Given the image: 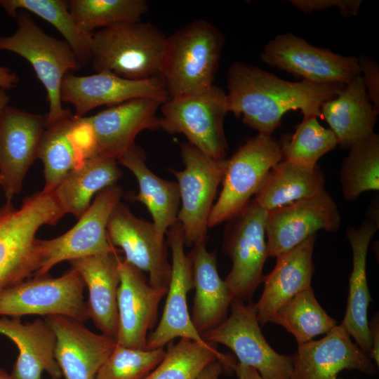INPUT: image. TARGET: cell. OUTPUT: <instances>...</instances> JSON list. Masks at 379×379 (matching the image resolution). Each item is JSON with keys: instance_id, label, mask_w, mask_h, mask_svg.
I'll return each mask as SVG.
<instances>
[{"instance_id": "6da1fadb", "label": "cell", "mask_w": 379, "mask_h": 379, "mask_svg": "<svg viewBox=\"0 0 379 379\" xmlns=\"http://www.w3.org/2000/svg\"><path fill=\"white\" fill-rule=\"evenodd\" d=\"M345 84L293 82L253 65L235 61L227 70L228 110L258 133L272 135L288 111L300 110L303 117L321 118V105Z\"/></svg>"}, {"instance_id": "7a4b0ae2", "label": "cell", "mask_w": 379, "mask_h": 379, "mask_svg": "<svg viewBox=\"0 0 379 379\" xmlns=\"http://www.w3.org/2000/svg\"><path fill=\"white\" fill-rule=\"evenodd\" d=\"M64 215L53 192L40 191L15 208L0 209V291L34 275L39 267L36 234L44 225H55Z\"/></svg>"}, {"instance_id": "3957f363", "label": "cell", "mask_w": 379, "mask_h": 379, "mask_svg": "<svg viewBox=\"0 0 379 379\" xmlns=\"http://www.w3.org/2000/svg\"><path fill=\"white\" fill-rule=\"evenodd\" d=\"M224 44L222 33L204 19L167 36L160 77L169 98L201 93L213 86Z\"/></svg>"}, {"instance_id": "277c9868", "label": "cell", "mask_w": 379, "mask_h": 379, "mask_svg": "<svg viewBox=\"0 0 379 379\" xmlns=\"http://www.w3.org/2000/svg\"><path fill=\"white\" fill-rule=\"evenodd\" d=\"M166 37L154 25L140 21L94 31L90 63L98 72H109L131 80L159 77Z\"/></svg>"}, {"instance_id": "5b68a950", "label": "cell", "mask_w": 379, "mask_h": 379, "mask_svg": "<svg viewBox=\"0 0 379 379\" xmlns=\"http://www.w3.org/2000/svg\"><path fill=\"white\" fill-rule=\"evenodd\" d=\"M18 29L8 36L0 37V51L15 53L27 60L44 85L48 102L46 125L68 115L60 98L63 79L70 71L82 65L70 46L45 33L30 15L18 12Z\"/></svg>"}, {"instance_id": "8992f818", "label": "cell", "mask_w": 379, "mask_h": 379, "mask_svg": "<svg viewBox=\"0 0 379 379\" xmlns=\"http://www.w3.org/2000/svg\"><path fill=\"white\" fill-rule=\"evenodd\" d=\"M160 109L159 129L183 134L203 153L225 159L224 120L229 110L227 93L221 88L213 85L201 93L169 98Z\"/></svg>"}, {"instance_id": "52a82bcc", "label": "cell", "mask_w": 379, "mask_h": 379, "mask_svg": "<svg viewBox=\"0 0 379 379\" xmlns=\"http://www.w3.org/2000/svg\"><path fill=\"white\" fill-rule=\"evenodd\" d=\"M282 159L279 141L272 135L258 133L247 139L226 160L222 190L212 207L208 229L239 213L257 193L271 168Z\"/></svg>"}, {"instance_id": "ba28073f", "label": "cell", "mask_w": 379, "mask_h": 379, "mask_svg": "<svg viewBox=\"0 0 379 379\" xmlns=\"http://www.w3.org/2000/svg\"><path fill=\"white\" fill-rule=\"evenodd\" d=\"M267 213L251 200L225 227L222 251L230 258L232 267L225 281L233 298L243 302H250L265 279Z\"/></svg>"}, {"instance_id": "9c48e42d", "label": "cell", "mask_w": 379, "mask_h": 379, "mask_svg": "<svg viewBox=\"0 0 379 379\" xmlns=\"http://www.w3.org/2000/svg\"><path fill=\"white\" fill-rule=\"evenodd\" d=\"M85 287L72 268L56 278L34 276L0 291V316L60 315L84 323L89 319Z\"/></svg>"}, {"instance_id": "30bf717a", "label": "cell", "mask_w": 379, "mask_h": 379, "mask_svg": "<svg viewBox=\"0 0 379 379\" xmlns=\"http://www.w3.org/2000/svg\"><path fill=\"white\" fill-rule=\"evenodd\" d=\"M180 152L185 168L169 171L178 180L181 206L177 220L190 246L207 240L208 220L226 160L211 157L189 142L180 145Z\"/></svg>"}, {"instance_id": "8fae6325", "label": "cell", "mask_w": 379, "mask_h": 379, "mask_svg": "<svg viewBox=\"0 0 379 379\" xmlns=\"http://www.w3.org/2000/svg\"><path fill=\"white\" fill-rule=\"evenodd\" d=\"M123 190L114 185L97 194L77 223L63 234L48 240L37 239L39 267L34 276L48 274L58 263L119 251L109 242L107 225L121 201Z\"/></svg>"}, {"instance_id": "7c38bea8", "label": "cell", "mask_w": 379, "mask_h": 379, "mask_svg": "<svg viewBox=\"0 0 379 379\" xmlns=\"http://www.w3.org/2000/svg\"><path fill=\"white\" fill-rule=\"evenodd\" d=\"M231 314L219 325L204 333L208 343L222 344L237 356L239 364L255 368L263 379H291V356L276 352L265 338L254 304L233 298Z\"/></svg>"}, {"instance_id": "4fadbf2b", "label": "cell", "mask_w": 379, "mask_h": 379, "mask_svg": "<svg viewBox=\"0 0 379 379\" xmlns=\"http://www.w3.org/2000/svg\"><path fill=\"white\" fill-rule=\"evenodd\" d=\"M260 59L270 66L317 84H347L360 74L357 57L314 46L290 32L270 40Z\"/></svg>"}, {"instance_id": "5bb4252c", "label": "cell", "mask_w": 379, "mask_h": 379, "mask_svg": "<svg viewBox=\"0 0 379 379\" xmlns=\"http://www.w3.org/2000/svg\"><path fill=\"white\" fill-rule=\"evenodd\" d=\"M107 234L110 244L121 248L126 261L148 273L151 286L168 289L171 265L164 238L159 236L153 223L138 218L120 201L109 216Z\"/></svg>"}, {"instance_id": "9a60e30c", "label": "cell", "mask_w": 379, "mask_h": 379, "mask_svg": "<svg viewBox=\"0 0 379 379\" xmlns=\"http://www.w3.org/2000/svg\"><path fill=\"white\" fill-rule=\"evenodd\" d=\"M340 222L337 204L325 189L269 211L266 222L268 257L291 250L318 230L336 232Z\"/></svg>"}, {"instance_id": "2e32d148", "label": "cell", "mask_w": 379, "mask_h": 379, "mask_svg": "<svg viewBox=\"0 0 379 379\" xmlns=\"http://www.w3.org/2000/svg\"><path fill=\"white\" fill-rule=\"evenodd\" d=\"M166 234L172 253L171 279L162 317L156 329L147 336L145 350L164 348L176 338L210 344L195 329L187 310V295L194 284L192 262L185 253L180 223L177 220Z\"/></svg>"}, {"instance_id": "e0dca14e", "label": "cell", "mask_w": 379, "mask_h": 379, "mask_svg": "<svg viewBox=\"0 0 379 379\" xmlns=\"http://www.w3.org/2000/svg\"><path fill=\"white\" fill-rule=\"evenodd\" d=\"M46 115L6 107L0 118V186L6 204L20 192L25 176L37 158Z\"/></svg>"}, {"instance_id": "ac0fdd59", "label": "cell", "mask_w": 379, "mask_h": 379, "mask_svg": "<svg viewBox=\"0 0 379 379\" xmlns=\"http://www.w3.org/2000/svg\"><path fill=\"white\" fill-rule=\"evenodd\" d=\"M60 98L74 107L76 117H84L102 105L113 106L138 98L165 102L169 96L160 76L131 80L103 71L86 76L67 74L62 82Z\"/></svg>"}, {"instance_id": "d6986e66", "label": "cell", "mask_w": 379, "mask_h": 379, "mask_svg": "<svg viewBox=\"0 0 379 379\" xmlns=\"http://www.w3.org/2000/svg\"><path fill=\"white\" fill-rule=\"evenodd\" d=\"M164 102L152 98H138L84 117L93 133L95 155L117 160L135 145L141 131L159 129L157 112Z\"/></svg>"}, {"instance_id": "ffe728a7", "label": "cell", "mask_w": 379, "mask_h": 379, "mask_svg": "<svg viewBox=\"0 0 379 379\" xmlns=\"http://www.w3.org/2000/svg\"><path fill=\"white\" fill-rule=\"evenodd\" d=\"M120 283L117 291L118 345L145 350L147 332L156 324L158 307L167 290L155 288L142 272L121 258Z\"/></svg>"}, {"instance_id": "44dd1931", "label": "cell", "mask_w": 379, "mask_h": 379, "mask_svg": "<svg viewBox=\"0 0 379 379\" xmlns=\"http://www.w3.org/2000/svg\"><path fill=\"white\" fill-rule=\"evenodd\" d=\"M298 345L297 352L291 355V379H337L344 370H357L370 376L376 373L372 359L340 324L320 340Z\"/></svg>"}, {"instance_id": "7402d4cb", "label": "cell", "mask_w": 379, "mask_h": 379, "mask_svg": "<svg viewBox=\"0 0 379 379\" xmlns=\"http://www.w3.org/2000/svg\"><path fill=\"white\" fill-rule=\"evenodd\" d=\"M95 155L91 127L83 117L72 112L46 126L37 158L44 165L46 192H53L66 175Z\"/></svg>"}, {"instance_id": "603a6c76", "label": "cell", "mask_w": 379, "mask_h": 379, "mask_svg": "<svg viewBox=\"0 0 379 379\" xmlns=\"http://www.w3.org/2000/svg\"><path fill=\"white\" fill-rule=\"evenodd\" d=\"M45 319L55 334V358L65 378L94 379L116 347V339L95 333L84 323L64 316Z\"/></svg>"}, {"instance_id": "cb8c5ba5", "label": "cell", "mask_w": 379, "mask_h": 379, "mask_svg": "<svg viewBox=\"0 0 379 379\" xmlns=\"http://www.w3.org/2000/svg\"><path fill=\"white\" fill-rule=\"evenodd\" d=\"M316 236L312 235L291 250L277 256L273 270L264 279V289L254 304L261 326L300 292L310 288L314 271L312 255Z\"/></svg>"}, {"instance_id": "d4e9b609", "label": "cell", "mask_w": 379, "mask_h": 379, "mask_svg": "<svg viewBox=\"0 0 379 379\" xmlns=\"http://www.w3.org/2000/svg\"><path fill=\"white\" fill-rule=\"evenodd\" d=\"M0 334L9 338L18 349L13 366V379H41L44 371L52 379H60L61 370L55 358L56 336L46 319L22 322L20 317L0 319Z\"/></svg>"}, {"instance_id": "484cf974", "label": "cell", "mask_w": 379, "mask_h": 379, "mask_svg": "<svg viewBox=\"0 0 379 379\" xmlns=\"http://www.w3.org/2000/svg\"><path fill=\"white\" fill-rule=\"evenodd\" d=\"M118 251L69 261L88 291L89 319L107 336L116 338L118 328L117 291L120 283Z\"/></svg>"}, {"instance_id": "4316f807", "label": "cell", "mask_w": 379, "mask_h": 379, "mask_svg": "<svg viewBox=\"0 0 379 379\" xmlns=\"http://www.w3.org/2000/svg\"><path fill=\"white\" fill-rule=\"evenodd\" d=\"M206 241L194 244L187 253L192 262L195 288L191 320L201 335L227 318V310L234 298L218 274L216 253L207 250Z\"/></svg>"}, {"instance_id": "83f0119b", "label": "cell", "mask_w": 379, "mask_h": 379, "mask_svg": "<svg viewBox=\"0 0 379 379\" xmlns=\"http://www.w3.org/2000/svg\"><path fill=\"white\" fill-rule=\"evenodd\" d=\"M375 221L368 219L356 229L347 227L346 234L352 251V270L349 280L347 309L341 326L367 355L371 352L367 310L371 297L366 279V255L371 240L378 230Z\"/></svg>"}, {"instance_id": "f1b7e54d", "label": "cell", "mask_w": 379, "mask_h": 379, "mask_svg": "<svg viewBox=\"0 0 379 379\" xmlns=\"http://www.w3.org/2000/svg\"><path fill=\"white\" fill-rule=\"evenodd\" d=\"M378 113L368 98L361 74L321 107V118L329 125L338 145L347 149L374 133Z\"/></svg>"}, {"instance_id": "f546056e", "label": "cell", "mask_w": 379, "mask_h": 379, "mask_svg": "<svg viewBox=\"0 0 379 379\" xmlns=\"http://www.w3.org/2000/svg\"><path fill=\"white\" fill-rule=\"evenodd\" d=\"M117 161L135 175L139 192L133 196V200L145 204L152 215L157 232L164 238L168 228L177 221L180 204L178 183L162 179L149 169L144 151L135 144Z\"/></svg>"}, {"instance_id": "4dcf8cb0", "label": "cell", "mask_w": 379, "mask_h": 379, "mask_svg": "<svg viewBox=\"0 0 379 379\" xmlns=\"http://www.w3.org/2000/svg\"><path fill=\"white\" fill-rule=\"evenodd\" d=\"M324 184V173L317 164L282 159L269 171L253 200L269 212L319 193Z\"/></svg>"}, {"instance_id": "1f68e13d", "label": "cell", "mask_w": 379, "mask_h": 379, "mask_svg": "<svg viewBox=\"0 0 379 379\" xmlns=\"http://www.w3.org/2000/svg\"><path fill=\"white\" fill-rule=\"evenodd\" d=\"M118 164L114 159L95 155L69 171L53 191L64 213L79 218L95 194L116 185L122 175Z\"/></svg>"}, {"instance_id": "d6a6232c", "label": "cell", "mask_w": 379, "mask_h": 379, "mask_svg": "<svg viewBox=\"0 0 379 379\" xmlns=\"http://www.w3.org/2000/svg\"><path fill=\"white\" fill-rule=\"evenodd\" d=\"M6 13L16 18L25 10L52 25L70 46L82 67L90 63L93 33L82 29L69 13L67 1L62 0H0Z\"/></svg>"}, {"instance_id": "836d02e7", "label": "cell", "mask_w": 379, "mask_h": 379, "mask_svg": "<svg viewBox=\"0 0 379 379\" xmlns=\"http://www.w3.org/2000/svg\"><path fill=\"white\" fill-rule=\"evenodd\" d=\"M214 360L231 369L235 364L230 355L218 352L214 344L180 338L176 344L169 345L162 361L144 379H197Z\"/></svg>"}, {"instance_id": "e575fe53", "label": "cell", "mask_w": 379, "mask_h": 379, "mask_svg": "<svg viewBox=\"0 0 379 379\" xmlns=\"http://www.w3.org/2000/svg\"><path fill=\"white\" fill-rule=\"evenodd\" d=\"M269 322L283 326L295 338L298 345L326 334L336 321L321 307L312 288L296 294L271 317Z\"/></svg>"}, {"instance_id": "d590c367", "label": "cell", "mask_w": 379, "mask_h": 379, "mask_svg": "<svg viewBox=\"0 0 379 379\" xmlns=\"http://www.w3.org/2000/svg\"><path fill=\"white\" fill-rule=\"evenodd\" d=\"M340 171L343 196L355 200L361 193L379 190V136L373 133L353 145Z\"/></svg>"}, {"instance_id": "8d00e7d4", "label": "cell", "mask_w": 379, "mask_h": 379, "mask_svg": "<svg viewBox=\"0 0 379 379\" xmlns=\"http://www.w3.org/2000/svg\"><path fill=\"white\" fill-rule=\"evenodd\" d=\"M67 2L77 24L90 33L98 28L140 21L149 8L145 0H70Z\"/></svg>"}, {"instance_id": "74e56055", "label": "cell", "mask_w": 379, "mask_h": 379, "mask_svg": "<svg viewBox=\"0 0 379 379\" xmlns=\"http://www.w3.org/2000/svg\"><path fill=\"white\" fill-rule=\"evenodd\" d=\"M283 159L307 165L317 164L325 154L338 145L333 133L322 126L317 117H303L292 134L279 140Z\"/></svg>"}, {"instance_id": "f35d334b", "label": "cell", "mask_w": 379, "mask_h": 379, "mask_svg": "<svg viewBox=\"0 0 379 379\" xmlns=\"http://www.w3.org/2000/svg\"><path fill=\"white\" fill-rule=\"evenodd\" d=\"M164 348L140 350L117 344L94 379H144L162 361Z\"/></svg>"}, {"instance_id": "ab89813d", "label": "cell", "mask_w": 379, "mask_h": 379, "mask_svg": "<svg viewBox=\"0 0 379 379\" xmlns=\"http://www.w3.org/2000/svg\"><path fill=\"white\" fill-rule=\"evenodd\" d=\"M289 2L306 14L335 7L345 17L357 15L362 4L361 0H291Z\"/></svg>"}, {"instance_id": "60d3db41", "label": "cell", "mask_w": 379, "mask_h": 379, "mask_svg": "<svg viewBox=\"0 0 379 379\" xmlns=\"http://www.w3.org/2000/svg\"><path fill=\"white\" fill-rule=\"evenodd\" d=\"M358 63L368 98L377 112H379V67L378 63L370 57L361 55Z\"/></svg>"}, {"instance_id": "b9f144b4", "label": "cell", "mask_w": 379, "mask_h": 379, "mask_svg": "<svg viewBox=\"0 0 379 379\" xmlns=\"http://www.w3.org/2000/svg\"><path fill=\"white\" fill-rule=\"evenodd\" d=\"M378 314H375L371 321L368 322V328L371 340V352L370 358L373 359L378 366L379 364V328Z\"/></svg>"}, {"instance_id": "7bdbcfd3", "label": "cell", "mask_w": 379, "mask_h": 379, "mask_svg": "<svg viewBox=\"0 0 379 379\" xmlns=\"http://www.w3.org/2000/svg\"><path fill=\"white\" fill-rule=\"evenodd\" d=\"M226 367L219 360L209 363L199 373L197 379H218Z\"/></svg>"}, {"instance_id": "ee69618b", "label": "cell", "mask_w": 379, "mask_h": 379, "mask_svg": "<svg viewBox=\"0 0 379 379\" xmlns=\"http://www.w3.org/2000/svg\"><path fill=\"white\" fill-rule=\"evenodd\" d=\"M18 81V77L15 72L6 67L0 66V88H13L17 86Z\"/></svg>"}, {"instance_id": "f6af8a7d", "label": "cell", "mask_w": 379, "mask_h": 379, "mask_svg": "<svg viewBox=\"0 0 379 379\" xmlns=\"http://www.w3.org/2000/svg\"><path fill=\"white\" fill-rule=\"evenodd\" d=\"M232 369L236 372L239 379H263L255 368L239 363H235Z\"/></svg>"}, {"instance_id": "bcb514c9", "label": "cell", "mask_w": 379, "mask_h": 379, "mask_svg": "<svg viewBox=\"0 0 379 379\" xmlns=\"http://www.w3.org/2000/svg\"><path fill=\"white\" fill-rule=\"evenodd\" d=\"M9 101V98L4 89L0 88V118L1 114L7 107V104Z\"/></svg>"}, {"instance_id": "7dc6e473", "label": "cell", "mask_w": 379, "mask_h": 379, "mask_svg": "<svg viewBox=\"0 0 379 379\" xmlns=\"http://www.w3.org/2000/svg\"><path fill=\"white\" fill-rule=\"evenodd\" d=\"M0 379H13L4 369L0 368Z\"/></svg>"}, {"instance_id": "c3c4849f", "label": "cell", "mask_w": 379, "mask_h": 379, "mask_svg": "<svg viewBox=\"0 0 379 379\" xmlns=\"http://www.w3.org/2000/svg\"><path fill=\"white\" fill-rule=\"evenodd\" d=\"M340 379H343V378H340Z\"/></svg>"}]
</instances>
